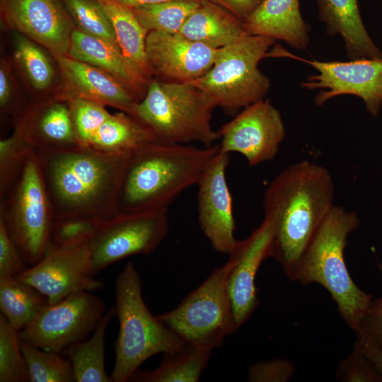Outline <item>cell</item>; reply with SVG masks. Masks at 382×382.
I'll use <instances>...</instances> for the list:
<instances>
[{
    "instance_id": "ab89813d",
    "label": "cell",
    "mask_w": 382,
    "mask_h": 382,
    "mask_svg": "<svg viewBox=\"0 0 382 382\" xmlns=\"http://www.w3.org/2000/svg\"><path fill=\"white\" fill-rule=\"evenodd\" d=\"M294 365L286 359L262 361L251 365L248 371L250 382H285L295 372Z\"/></svg>"
},
{
    "instance_id": "7bdbcfd3",
    "label": "cell",
    "mask_w": 382,
    "mask_h": 382,
    "mask_svg": "<svg viewBox=\"0 0 382 382\" xmlns=\"http://www.w3.org/2000/svg\"><path fill=\"white\" fill-rule=\"evenodd\" d=\"M353 349L359 351L368 358L382 375L381 351L359 337H356Z\"/></svg>"
},
{
    "instance_id": "44dd1931",
    "label": "cell",
    "mask_w": 382,
    "mask_h": 382,
    "mask_svg": "<svg viewBox=\"0 0 382 382\" xmlns=\"http://www.w3.org/2000/svg\"><path fill=\"white\" fill-rule=\"evenodd\" d=\"M243 25L248 34L282 40L296 50L306 49L310 42L299 0H263Z\"/></svg>"
},
{
    "instance_id": "30bf717a",
    "label": "cell",
    "mask_w": 382,
    "mask_h": 382,
    "mask_svg": "<svg viewBox=\"0 0 382 382\" xmlns=\"http://www.w3.org/2000/svg\"><path fill=\"white\" fill-rule=\"evenodd\" d=\"M105 313L101 298L92 291L76 292L45 306L19 332L20 338L43 350L61 354L87 339Z\"/></svg>"
},
{
    "instance_id": "d6986e66",
    "label": "cell",
    "mask_w": 382,
    "mask_h": 382,
    "mask_svg": "<svg viewBox=\"0 0 382 382\" xmlns=\"http://www.w3.org/2000/svg\"><path fill=\"white\" fill-rule=\"evenodd\" d=\"M54 58L69 88L64 97L76 96L91 100L132 115L139 101L117 79L67 55L55 56Z\"/></svg>"
},
{
    "instance_id": "d6a6232c",
    "label": "cell",
    "mask_w": 382,
    "mask_h": 382,
    "mask_svg": "<svg viewBox=\"0 0 382 382\" xmlns=\"http://www.w3.org/2000/svg\"><path fill=\"white\" fill-rule=\"evenodd\" d=\"M14 57L35 88L43 91L50 86L54 77L52 63L42 49L30 38L16 35Z\"/></svg>"
},
{
    "instance_id": "1f68e13d",
    "label": "cell",
    "mask_w": 382,
    "mask_h": 382,
    "mask_svg": "<svg viewBox=\"0 0 382 382\" xmlns=\"http://www.w3.org/2000/svg\"><path fill=\"white\" fill-rule=\"evenodd\" d=\"M0 381H30L19 331L0 316Z\"/></svg>"
},
{
    "instance_id": "8fae6325",
    "label": "cell",
    "mask_w": 382,
    "mask_h": 382,
    "mask_svg": "<svg viewBox=\"0 0 382 382\" xmlns=\"http://www.w3.org/2000/svg\"><path fill=\"white\" fill-rule=\"evenodd\" d=\"M168 229V209L119 214L103 219L90 242L94 273L127 257L152 253Z\"/></svg>"
},
{
    "instance_id": "9a60e30c",
    "label": "cell",
    "mask_w": 382,
    "mask_h": 382,
    "mask_svg": "<svg viewBox=\"0 0 382 382\" xmlns=\"http://www.w3.org/2000/svg\"><path fill=\"white\" fill-rule=\"evenodd\" d=\"M229 154L219 150L197 183L199 223L212 248L229 254L237 240L231 194L226 180Z\"/></svg>"
},
{
    "instance_id": "277c9868",
    "label": "cell",
    "mask_w": 382,
    "mask_h": 382,
    "mask_svg": "<svg viewBox=\"0 0 382 382\" xmlns=\"http://www.w3.org/2000/svg\"><path fill=\"white\" fill-rule=\"evenodd\" d=\"M359 224L355 212L334 206L303 250L290 278L303 285L316 283L324 287L354 331L374 299L357 286L345 260L347 237Z\"/></svg>"
},
{
    "instance_id": "60d3db41",
    "label": "cell",
    "mask_w": 382,
    "mask_h": 382,
    "mask_svg": "<svg viewBox=\"0 0 382 382\" xmlns=\"http://www.w3.org/2000/svg\"><path fill=\"white\" fill-rule=\"evenodd\" d=\"M26 264L0 218V277L17 275L28 267Z\"/></svg>"
},
{
    "instance_id": "ee69618b",
    "label": "cell",
    "mask_w": 382,
    "mask_h": 382,
    "mask_svg": "<svg viewBox=\"0 0 382 382\" xmlns=\"http://www.w3.org/2000/svg\"><path fill=\"white\" fill-rule=\"evenodd\" d=\"M12 97L10 78L4 67L1 65L0 68V104L2 108H8Z\"/></svg>"
},
{
    "instance_id": "7c38bea8",
    "label": "cell",
    "mask_w": 382,
    "mask_h": 382,
    "mask_svg": "<svg viewBox=\"0 0 382 382\" xmlns=\"http://www.w3.org/2000/svg\"><path fill=\"white\" fill-rule=\"evenodd\" d=\"M317 71L301 83L308 90L321 89L316 96L317 105L341 95L360 98L372 116L382 106V57L354 59L349 61L306 60Z\"/></svg>"
},
{
    "instance_id": "4fadbf2b",
    "label": "cell",
    "mask_w": 382,
    "mask_h": 382,
    "mask_svg": "<svg viewBox=\"0 0 382 382\" xmlns=\"http://www.w3.org/2000/svg\"><path fill=\"white\" fill-rule=\"evenodd\" d=\"M218 132L221 151L241 154L250 166L274 159L286 136L281 114L267 98L244 108Z\"/></svg>"
},
{
    "instance_id": "d4e9b609",
    "label": "cell",
    "mask_w": 382,
    "mask_h": 382,
    "mask_svg": "<svg viewBox=\"0 0 382 382\" xmlns=\"http://www.w3.org/2000/svg\"><path fill=\"white\" fill-rule=\"evenodd\" d=\"M112 23L117 45L133 70L147 85L152 71L146 54L149 30L134 16L132 9L117 0H97Z\"/></svg>"
},
{
    "instance_id": "f35d334b",
    "label": "cell",
    "mask_w": 382,
    "mask_h": 382,
    "mask_svg": "<svg viewBox=\"0 0 382 382\" xmlns=\"http://www.w3.org/2000/svg\"><path fill=\"white\" fill-rule=\"evenodd\" d=\"M382 275V265L378 262ZM359 337L382 352V295L372 300L354 331Z\"/></svg>"
},
{
    "instance_id": "52a82bcc",
    "label": "cell",
    "mask_w": 382,
    "mask_h": 382,
    "mask_svg": "<svg viewBox=\"0 0 382 382\" xmlns=\"http://www.w3.org/2000/svg\"><path fill=\"white\" fill-rule=\"evenodd\" d=\"M274 40L245 33L218 49L211 69L192 83L214 103L233 112L265 98L270 80L258 68Z\"/></svg>"
},
{
    "instance_id": "9c48e42d",
    "label": "cell",
    "mask_w": 382,
    "mask_h": 382,
    "mask_svg": "<svg viewBox=\"0 0 382 382\" xmlns=\"http://www.w3.org/2000/svg\"><path fill=\"white\" fill-rule=\"evenodd\" d=\"M215 269L174 309L156 317L185 345L213 349L237 330L227 292V277L233 264Z\"/></svg>"
},
{
    "instance_id": "603a6c76",
    "label": "cell",
    "mask_w": 382,
    "mask_h": 382,
    "mask_svg": "<svg viewBox=\"0 0 382 382\" xmlns=\"http://www.w3.org/2000/svg\"><path fill=\"white\" fill-rule=\"evenodd\" d=\"M318 4L327 33L342 37L350 59L382 57L364 26L357 0H318Z\"/></svg>"
},
{
    "instance_id": "8d00e7d4",
    "label": "cell",
    "mask_w": 382,
    "mask_h": 382,
    "mask_svg": "<svg viewBox=\"0 0 382 382\" xmlns=\"http://www.w3.org/2000/svg\"><path fill=\"white\" fill-rule=\"evenodd\" d=\"M31 149L15 130L11 136L0 141V199L17 179Z\"/></svg>"
},
{
    "instance_id": "6da1fadb",
    "label": "cell",
    "mask_w": 382,
    "mask_h": 382,
    "mask_svg": "<svg viewBox=\"0 0 382 382\" xmlns=\"http://www.w3.org/2000/svg\"><path fill=\"white\" fill-rule=\"evenodd\" d=\"M335 185L325 167L309 161L283 169L263 195L264 217L272 225L271 257L289 279L309 241L332 209Z\"/></svg>"
},
{
    "instance_id": "ba28073f",
    "label": "cell",
    "mask_w": 382,
    "mask_h": 382,
    "mask_svg": "<svg viewBox=\"0 0 382 382\" xmlns=\"http://www.w3.org/2000/svg\"><path fill=\"white\" fill-rule=\"evenodd\" d=\"M0 218L27 265L39 262L50 246L54 215L34 149L28 154L10 190L0 199Z\"/></svg>"
},
{
    "instance_id": "4316f807",
    "label": "cell",
    "mask_w": 382,
    "mask_h": 382,
    "mask_svg": "<svg viewBox=\"0 0 382 382\" xmlns=\"http://www.w3.org/2000/svg\"><path fill=\"white\" fill-rule=\"evenodd\" d=\"M115 315L114 307L103 316L92 335L73 344L62 354L71 361L77 382H112L107 374L105 362V338L107 328Z\"/></svg>"
},
{
    "instance_id": "2e32d148",
    "label": "cell",
    "mask_w": 382,
    "mask_h": 382,
    "mask_svg": "<svg viewBox=\"0 0 382 382\" xmlns=\"http://www.w3.org/2000/svg\"><path fill=\"white\" fill-rule=\"evenodd\" d=\"M6 24L55 56L66 55L75 23L62 0H1Z\"/></svg>"
},
{
    "instance_id": "3957f363",
    "label": "cell",
    "mask_w": 382,
    "mask_h": 382,
    "mask_svg": "<svg viewBox=\"0 0 382 382\" xmlns=\"http://www.w3.org/2000/svg\"><path fill=\"white\" fill-rule=\"evenodd\" d=\"M219 144L197 147L153 141L129 153L115 214L168 209L185 190L196 185Z\"/></svg>"
},
{
    "instance_id": "e575fe53",
    "label": "cell",
    "mask_w": 382,
    "mask_h": 382,
    "mask_svg": "<svg viewBox=\"0 0 382 382\" xmlns=\"http://www.w3.org/2000/svg\"><path fill=\"white\" fill-rule=\"evenodd\" d=\"M103 219L87 216L54 219L50 233V245L67 248L91 242Z\"/></svg>"
},
{
    "instance_id": "4dcf8cb0",
    "label": "cell",
    "mask_w": 382,
    "mask_h": 382,
    "mask_svg": "<svg viewBox=\"0 0 382 382\" xmlns=\"http://www.w3.org/2000/svg\"><path fill=\"white\" fill-rule=\"evenodd\" d=\"M21 349L30 381H76L71 361L59 353L43 350L22 340Z\"/></svg>"
},
{
    "instance_id": "7a4b0ae2",
    "label": "cell",
    "mask_w": 382,
    "mask_h": 382,
    "mask_svg": "<svg viewBox=\"0 0 382 382\" xmlns=\"http://www.w3.org/2000/svg\"><path fill=\"white\" fill-rule=\"evenodd\" d=\"M35 151L54 219H105L115 215L128 154H109L81 146Z\"/></svg>"
},
{
    "instance_id": "836d02e7",
    "label": "cell",
    "mask_w": 382,
    "mask_h": 382,
    "mask_svg": "<svg viewBox=\"0 0 382 382\" xmlns=\"http://www.w3.org/2000/svg\"><path fill=\"white\" fill-rule=\"evenodd\" d=\"M62 1L77 25L76 28L118 46L110 18L97 0Z\"/></svg>"
},
{
    "instance_id": "d590c367",
    "label": "cell",
    "mask_w": 382,
    "mask_h": 382,
    "mask_svg": "<svg viewBox=\"0 0 382 382\" xmlns=\"http://www.w3.org/2000/svg\"><path fill=\"white\" fill-rule=\"evenodd\" d=\"M76 133L81 146L86 147L92 136L110 113L105 105L95 101L67 96Z\"/></svg>"
},
{
    "instance_id": "ffe728a7",
    "label": "cell",
    "mask_w": 382,
    "mask_h": 382,
    "mask_svg": "<svg viewBox=\"0 0 382 382\" xmlns=\"http://www.w3.org/2000/svg\"><path fill=\"white\" fill-rule=\"evenodd\" d=\"M15 131L35 151L80 146L68 102H52L26 112Z\"/></svg>"
},
{
    "instance_id": "cb8c5ba5",
    "label": "cell",
    "mask_w": 382,
    "mask_h": 382,
    "mask_svg": "<svg viewBox=\"0 0 382 382\" xmlns=\"http://www.w3.org/2000/svg\"><path fill=\"white\" fill-rule=\"evenodd\" d=\"M245 33L241 20L217 4L202 0L177 34L219 49L238 40Z\"/></svg>"
},
{
    "instance_id": "5b68a950",
    "label": "cell",
    "mask_w": 382,
    "mask_h": 382,
    "mask_svg": "<svg viewBox=\"0 0 382 382\" xmlns=\"http://www.w3.org/2000/svg\"><path fill=\"white\" fill-rule=\"evenodd\" d=\"M139 273L132 262L118 274L115 286L119 333L115 342L112 382L130 381L139 366L159 353H173L185 342L154 316L142 296Z\"/></svg>"
},
{
    "instance_id": "7402d4cb",
    "label": "cell",
    "mask_w": 382,
    "mask_h": 382,
    "mask_svg": "<svg viewBox=\"0 0 382 382\" xmlns=\"http://www.w3.org/2000/svg\"><path fill=\"white\" fill-rule=\"evenodd\" d=\"M69 57L100 69L122 82L139 101L148 85L133 70L117 45L75 28Z\"/></svg>"
},
{
    "instance_id": "484cf974",
    "label": "cell",
    "mask_w": 382,
    "mask_h": 382,
    "mask_svg": "<svg viewBox=\"0 0 382 382\" xmlns=\"http://www.w3.org/2000/svg\"><path fill=\"white\" fill-rule=\"evenodd\" d=\"M153 141L157 140L145 125L134 116L121 112L110 113L92 136L86 148L109 154H127Z\"/></svg>"
},
{
    "instance_id": "f6af8a7d",
    "label": "cell",
    "mask_w": 382,
    "mask_h": 382,
    "mask_svg": "<svg viewBox=\"0 0 382 382\" xmlns=\"http://www.w3.org/2000/svg\"><path fill=\"white\" fill-rule=\"evenodd\" d=\"M125 6L134 8L144 5L158 4L172 0H117ZM202 1V0H199Z\"/></svg>"
},
{
    "instance_id": "83f0119b",
    "label": "cell",
    "mask_w": 382,
    "mask_h": 382,
    "mask_svg": "<svg viewBox=\"0 0 382 382\" xmlns=\"http://www.w3.org/2000/svg\"><path fill=\"white\" fill-rule=\"evenodd\" d=\"M213 349L185 345L175 352L164 354L152 370H138L130 381L136 382H197L207 367Z\"/></svg>"
},
{
    "instance_id": "f1b7e54d",
    "label": "cell",
    "mask_w": 382,
    "mask_h": 382,
    "mask_svg": "<svg viewBox=\"0 0 382 382\" xmlns=\"http://www.w3.org/2000/svg\"><path fill=\"white\" fill-rule=\"evenodd\" d=\"M48 304L43 294L17 277H0L1 313L16 330L28 326Z\"/></svg>"
},
{
    "instance_id": "b9f144b4",
    "label": "cell",
    "mask_w": 382,
    "mask_h": 382,
    "mask_svg": "<svg viewBox=\"0 0 382 382\" xmlns=\"http://www.w3.org/2000/svg\"><path fill=\"white\" fill-rule=\"evenodd\" d=\"M243 21L263 0H208Z\"/></svg>"
},
{
    "instance_id": "5bb4252c",
    "label": "cell",
    "mask_w": 382,
    "mask_h": 382,
    "mask_svg": "<svg viewBox=\"0 0 382 382\" xmlns=\"http://www.w3.org/2000/svg\"><path fill=\"white\" fill-rule=\"evenodd\" d=\"M95 274L88 243L67 248L50 245L39 262L16 277L36 288L52 304L76 292L103 288V282Z\"/></svg>"
},
{
    "instance_id": "f546056e",
    "label": "cell",
    "mask_w": 382,
    "mask_h": 382,
    "mask_svg": "<svg viewBox=\"0 0 382 382\" xmlns=\"http://www.w3.org/2000/svg\"><path fill=\"white\" fill-rule=\"evenodd\" d=\"M202 1L172 0L131 9L149 32L177 34L189 16L199 8Z\"/></svg>"
},
{
    "instance_id": "8992f818",
    "label": "cell",
    "mask_w": 382,
    "mask_h": 382,
    "mask_svg": "<svg viewBox=\"0 0 382 382\" xmlns=\"http://www.w3.org/2000/svg\"><path fill=\"white\" fill-rule=\"evenodd\" d=\"M216 108L211 99L192 82L151 81L132 116L145 125L157 141L205 146L219 139L212 116Z\"/></svg>"
},
{
    "instance_id": "e0dca14e",
    "label": "cell",
    "mask_w": 382,
    "mask_h": 382,
    "mask_svg": "<svg viewBox=\"0 0 382 382\" xmlns=\"http://www.w3.org/2000/svg\"><path fill=\"white\" fill-rule=\"evenodd\" d=\"M272 238V223L264 217L248 238L237 241L229 253L233 257V264L227 277V292L237 330L259 304L255 277L262 262L271 257Z\"/></svg>"
},
{
    "instance_id": "74e56055",
    "label": "cell",
    "mask_w": 382,
    "mask_h": 382,
    "mask_svg": "<svg viewBox=\"0 0 382 382\" xmlns=\"http://www.w3.org/2000/svg\"><path fill=\"white\" fill-rule=\"evenodd\" d=\"M336 378L345 382H382V375L372 362L354 349L339 363Z\"/></svg>"
},
{
    "instance_id": "ac0fdd59",
    "label": "cell",
    "mask_w": 382,
    "mask_h": 382,
    "mask_svg": "<svg viewBox=\"0 0 382 382\" xmlns=\"http://www.w3.org/2000/svg\"><path fill=\"white\" fill-rule=\"evenodd\" d=\"M217 51L179 34L149 31L146 38L151 70L166 81L187 83L198 79L211 69Z\"/></svg>"
}]
</instances>
